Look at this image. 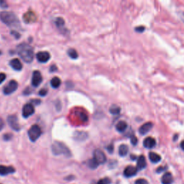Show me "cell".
Instances as JSON below:
<instances>
[{
  "label": "cell",
  "mask_w": 184,
  "mask_h": 184,
  "mask_svg": "<svg viewBox=\"0 0 184 184\" xmlns=\"http://www.w3.org/2000/svg\"><path fill=\"white\" fill-rule=\"evenodd\" d=\"M15 172V169L12 166H5V165H0V175H6L8 174L13 173Z\"/></svg>",
  "instance_id": "obj_14"
},
{
  "label": "cell",
  "mask_w": 184,
  "mask_h": 184,
  "mask_svg": "<svg viewBox=\"0 0 184 184\" xmlns=\"http://www.w3.org/2000/svg\"><path fill=\"white\" fill-rule=\"evenodd\" d=\"M107 150H108L109 152H110V153L113 152V150H114V147H113L112 145H109L108 147H107Z\"/></svg>",
  "instance_id": "obj_37"
},
{
  "label": "cell",
  "mask_w": 184,
  "mask_h": 184,
  "mask_svg": "<svg viewBox=\"0 0 184 184\" xmlns=\"http://www.w3.org/2000/svg\"><path fill=\"white\" fill-rule=\"evenodd\" d=\"M77 114L79 115V118L82 122H86L88 121V116L83 112V111H77Z\"/></svg>",
  "instance_id": "obj_27"
},
{
  "label": "cell",
  "mask_w": 184,
  "mask_h": 184,
  "mask_svg": "<svg viewBox=\"0 0 184 184\" xmlns=\"http://www.w3.org/2000/svg\"><path fill=\"white\" fill-rule=\"evenodd\" d=\"M4 125H5V123H4L2 119L0 118V130H2L3 127H4Z\"/></svg>",
  "instance_id": "obj_39"
},
{
  "label": "cell",
  "mask_w": 184,
  "mask_h": 184,
  "mask_svg": "<svg viewBox=\"0 0 184 184\" xmlns=\"http://www.w3.org/2000/svg\"><path fill=\"white\" fill-rule=\"evenodd\" d=\"M165 169V168H162V167L158 168V169H157V173H161V172H162V171H163Z\"/></svg>",
  "instance_id": "obj_40"
},
{
  "label": "cell",
  "mask_w": 184,
  "mask_h": 184,
  "mask_svg": "<svg viewBox=\"0 0 184 184\" xmlns=\"http://www.w3.org/2000/svg\"><path fill=\"white\" fill-rule=\"evenodd\" d=\"M129 148L126 145H122L119 146V155L122 156V157H124L127 155V154L128 153Z\"/></svg>",
  "instance_id": "obj_22"
},
{
  "label": "cell",
  "mask_w": 184,
  "mask_h": 184,
  "mask_svg": "<svg viewBox=\"0 0 184 184\" xmlns=\"http://www.w3.org/2000/svg\"><path fill=\"white\" fill-rule=\"evenodd\" d=\"M0 19L3 23L9 27L19 26V21L15 14L11 12H2L0 13Z\"/></svg>",
  "instance_id": "obj_2"
},
{
  "label": "cell",
  "mask_w": 184,
  "mask_h": 184,
  "mask_svg": "<svg viewBox=\"0 0 184 184\" xmlns=\"http://www.w3.org/2000/svg\"><path fill=\"white\" fill-rule=\"evenodd\" d=\"M135 184H148V181H147L145 179H140L136 180Z\"/></svg>",
  "instance_id": "obj_30"
},
{
  "label": "cell",
  "mask_w": 184,
  "mask_h": 184,
  "mask_svg": "<svg viewBox=\"0 0 184 184\" xmlns=\"http://www.w3.org/2000/svg\"><path fill=\"white\" fill-rule=\"evenodd\" d=\"M32 102L33 104H40V103L41 102L40 100H39V99H35V100H32Z\"/></svg>",
  "instance_id": "obj_41"
},
{
  "label": "cell",
  "mask_w": 184,
  "mask_h": 184,
  "mask_svg": "<svg viewBox=\"0 0 184 184\" xmlns=\"http://www.w3.org/2000/svg\"><path fill=\"white\" fill-rule=\"evenodd\" d=\"M1 54H2V52H1V51H0V55H1Z\"/></svg>",
  "instance_id": "obj_44"
},
{
  "label": "cell",
  "mask_w": 184,
  "mask_h": 184,
  "mask_svg": "<svg viewBox=\"0 0 184 184\" xmlns=\"http://www.w3.org/2000/svg\"><path fill=\"white\" fill-rule=\"evenodd\" d=\"M41 134H42V130H41L40 127L37 124L32 125L28 131L29 138L32 142H35L40 138Z\"/></svg>",
  "instance_id": "obj_4"
},
{
  "label": "cell",
  "mask_w": 184,
  "mask_h": 184,
  "mask_svg": "<svg viewBox=\"0 0 184 184\" xmlns=\"http://www.w3.org/2000/svg\"><path fill=\"white\" fill-rule=\"evenodd\" d=\"M7 122L9 126L12 130L15 131H19L20 130V126L18 122V119L16 115H10L7 117Z\"/></svg>",
  "instance_id": "obj_6"
},
{
  "label": "cell",
  "mask_w": 184,
  "mask_h": 184,
  "mask_svg": "<svg viewBox=\"0 0 184 184\" xmlns=\"http://www.w3.org/2000/svg\"><path fill=\"white\" fill-rule=\"evenodd\" d=\"M181 149H182V150H184V140H183V141H182V142H181Z\"/></svg>",
  "instance_id": "obj_43"
},
{
  "label": "cell",
  "mask_w": 184,
  "mask_h": 184,
  "mask_svg": "<svg viewBox=\"0 0 184 184\" xmlns=\"http://www.w3.org/2000/svg\"><path fill=\"white\" fill-rule=\"evenodd\" d=\"M17 53L20 58L25 63H30L33 60L34 58V53L32 48L29 45L22 43L17 47Z\"/></svg>",
  "instance_id": "obj_1"
},
{
  "label": "cell",
  "mask_w": 184,
  "mask_h": 184,
  "mask_svg": "<svg viewBox=\"0 0 184 184\" xmlns=\"http://www.w3.org/2000/svg\"><path fill=\"white\" fill-rule=\"evenodd\" d=\"M18 87V83L15 80H12L9 82L7 85L4 87L3 89V92L5 95H9L15 92L17 89Z\"/></svg>",
  "instance_id": "obj_5"
},
{
  "label": "cell",
  "mask_w": 184,
  "mask_h": 184,
  "mask_svg": "<svg viewBox=\"0 0 184 184\" xmlns=\"http://www.w3.org/2000/svg\"><path fill=\"white\" fill-rule=\"evenodd\" d=\"M110 183H111L110 179H109V178H104V179L99 180V181L97 182V184H110Z\"/></svg>",
  "instance_id": "obj_29"
},
{
  "label": "cell",
  "mask_w": 184,
  "mask_h": 184,
  "mask_svg": "<svg viewBox=\"0 0 184 184\" xmlns=\"http://www.w3.org/2000/svg\"><path fill=\"white\" fill-rule=\"evenodd\" d=\"M127 128V124L124 121H120L116 125V130L119 132H123Z\"/></svg>",
  "instance_id": "obj_21"
},
{
  "label": "cell",
  "mask_w": 184,
  "mask_h": 184,
  "mask_svg": "<svg viewBox=\"0 0 184 184\" xmlns=\"http://www.w3.org/2000/svg\"><path fill=\"white\" fill-rule=\"evenodd\" d=\"M36 57L39 62L43 63H47L49 60H50V55L48 52L41 51V52H39L36 55Z\"/></svg>",
  "instance_id": "obj_11"
},
{
  "label": "cell",
  "mask_w": 184,
  "mask_h": 184,
  "mask_svg": "<svg viewBox=\"0 0 184 184\" xmlns=\"http://www.w3.org/2000/svg\"><path fill=\"white\" fill-rule=\"evenodd\" d=\"M149 159L153 163H157V162H159L160 161L161 157L158 154L155 153V152H150L149 153Z\"/></svg>",
  "instance_id": "obj_19"
},
{
  "label": "cell",
  "mask_w": 184,
  "mask_h": 184,
  "mask_svg": "<svg viewBox=\"0 0 184 184\" xmlns=\"http://www.w3.org/2000/svg\"><path fill=\"white\" fill-rule=\"evenodd\" d=\"M37 19H38V17H37L35 13L33 12L32 11L27 12L23 15V21L25 23H27V24L35 22Z\"/></svg>",
  "instance_id": "obj_8"
},
{
  "label": "cell",
  "mask_w": 184,
  "mask_h": 184,
  "mask_svg": "<svg viewBox=\"0 0 184 184\" xmlns=\"http://www.w3.org/2000/svg\"><path fill=\"white\" fill-rule=\"evenodd\" d=\"M9 65L14 70H21L22 68V64L18 58H14L9 63Z\"/></svg>",
  "instance_id": "obj_16"
},
{
  "label": "cell",
  "mask_w": 184,
  "mask_h": 184,
  "mask_svg": "<svg viewBox=\"0 0 184 184\" xmlns=\"http://www.w3.org/2000/svg\"><path fill=\"white\" fill-rule=\"evenodd\" d=\"M6 79V75L5 73H0V84L2 83H3V81Z\"/></svg>",
  "instance_id": "obj_34"
},
{
  "label": "cell",
  "mask_w": 184,
  "mask_h": 184,
  "mask_svg": "<svg viewBox=\"0 0 184 184\" xmlns=\"http://www.w3.org/2000/svg\"><path fill=\"white\" fill-rule=\"evenodd\" d=\"M12 34H14L13 35H15V38H19V37H20V35H19V33H17L16 32H14V31L12 32Z\"/></svg>",
  "instance_id": "obj_42"
},
{
  "label": "cell",
  "mask_w": 184,
  "mask_h": 184,
  "mask_svg": "<svg viewBox=\"0 0 184 184\" xmlns=\"http://www.w3.org/2000/svg\"><path fill=\"white\" fill-rule=\"evenodd\" d=\"M0 7H3V8H7L8 7L7 2L5 1H0Z\"/></svg>",
  "instance_id": "obj_35"
},
{
  "label": "cell",
  "mask_w": 184,
  "mask_h": 184,
  "mask_svg": "<svg viewBox=\"0 0 184 184\" xmlns=\"http://www.w3.org/2000/svg\"><path fill=\"white\" fill-rule=\"evenodd\" d=\"M88 138V135L84 132H76L74 134V139L79 141H83Z\"/></svg>",
  "instance_id": "obj_20"
},
{
  "label": "cell",
  "mask_w": 184,
  "mask_h": 184,
  "mask_svg": "<svg viewBox=\"0 0 184 184\" xmlns=\"http://www.w3.org/2000/svg\"><path fill=\"white\" fill-rule=\"evenodd\" d=\"M156 145V141L154 138H151V137H148L145 139L143 141V145L145 148H148V149H151V148H154Z\"/></svg>",
  "instance_id": "obj_15"
},
{
  "label": "cell",
  "mask_w": 184,
  "mask_h": 184,
  "mask_svg": "<svg viewBox=\"0 0 184 184\" xmlns=\"http://www.w3.org/2000/svg\"><path fill=\"white\" fill-rule=\"evenodd\" d=\"M60 83H61V81L58 77L53 78L51 81H50V85L54 89H57V88L59 87Z\"/></svg>",
  "instance_id": "obj_23"
},
{
  "label": "cell",
  "mask_w": 184,
  "mask_h": 184,
  "mask_svg": "<svg viewBox=\"0 0 184 184\" xmlns=\"http://www.w3.org/2000/svg\"><path fill=\"white\" fill-rule=\"evenodd\" d=\"M135 30L138 31V32H143V31L145 30V27H136L135 28Z\"/></svg>",
  "instance_id": "obj_38"
},
{
  "label": "cell",
  "mask_w": 184,
  "mask_h": 184,
  "mask_svg": "<svg viewBox=\"0 0 184 184\" xmlns=\"http://www.w3.org/2000/svg\"><path fill=\"white\" fill-rule=\"evenodd\" d=\"M137 173H138V169L137 168L134 167L132 165H129L125 168L124 171V175L125 177L130 178L132 177V176L135 175Z\"/></svg>",
  "instance_id": "obj_12"
},
{
  "label": "cell",
  "mask_w": 184,
  "mask_h": 184,
  "mask_svg": "<svg viewBox=\"0 0 184 184\" xmlns=\"http://www.w3.org/2000/svg\"><path fill=\"white\" fill-rule=\"evenodd\" d=\"M68 55L69 56V57L70 58H72V59H76V58H78V56H79V55H78L76 50H74L73 48H70L68 50Z\"/></svg>",
  "instance_id": "obj_24"
},
{
  "label": "cell",
  "mask_w": 184,
  "mask_h": 184,
  "mask_svg": "<svg viewBox=\"0 0 184 184\" xmlns=\"http://www.w3.org/2000/svg\"><path fill=\"white\" fill-rule=\"evenodd\" d=\"M131 143H132L133 145H136L137 143H138V139H137L135 136L131 137Z\"/></svg>",
  "instance_id": "obj_33"
},
{
  "label": "cell",
  "mask_w": 184,
  "mask_h": 184,
  "mask_svg": "<svg viewBox=\"0 0 184 184\" xmlns=\"http://www.w3.org/2000/svg\"><path fill=\"white\" fill-rule=\"evenodd\" d=\"M173 181V175L171 173L169 172H167L162 175V179H161V182L162 184H172Z\"/></svg>",
  "instance_id": "obj_18"
},
{
  "label": "cell",
  "mask_w": 184,
  "mask_h": 184,
  "mask_svg": "<svg viewBox=\"0 0 184 184\" xmlns=\"http://www.w3.org/2000/svg\"><path fill=\"white\" fill-rule=\"evenodd\" d=\"M56 25L58 27H62L65 25V22H64V19L62 17H58L56 19Z\"/></svg>",
  "instance_id": "obj_28"
},
{
  "label": "cell",
  "mask_w": 184,
  "mask_h": 184,
  "mask_svg": "<svg viewBox=\"0 0 184 184\" xmlns=\"http://www.w3.org/2000/svg\"><path fill=\"white\" fill-rule=\"evenodd\" d=\"M47 94H48V90L46 89H43L39 91V95L41 96V97H45V96L47 95Z\"/></svg>",
  "instance_id": "obj_31"
},
{
  "label": "cell",
  "mask_w": 184,
  "mask_h": 184,
  "mask_svg": "<svg viewBox=\"0 0 184 184\" xmlns=\"http://www.w3.org/2000/svg\"><path fill=\"white\" fill-rule=\"evenodd\" d=\"M146 165L147 162L145 158V156L143 155H140V157L138 158V162H137V169H138V171H141V170L144 169V168L146 167Z\"/></svg>",
  "instance_id": "obj_17"
},
{
  "label": "cell",
  "mask_w": 184,
  "mask_h": 184,
  "mask_svg": "<svg viewBox=\"0 0 184 184\" xmlns=\"http://www.w3.org/2000/svg\"><path fill=\"white\" fill-rule=\"evenodd\" d=\"M0 184H1V183H0Z\"/></svg>",
  "instance_id": "obj_45"
},
{
  "label": "cell",
  "mask_w": 184,
  "mask_h": 184,
  "mask_svg": "<svg viewBox=\"0 0 184 184\" xmlns=\"http://www.w3.org/2000/svg\"><path fill=\"white\" fill-rule=\"evenodd\" d=\"M57 70V67L56 65H52L50 68V72H55Z\"/></svg>",
  "instance_id": "obj_36"
},
{
  "label": "cell",
  "mask_w": 184,
  "mask_h": 184,
  "mask_svg": "<svg viewBox=\"0 0 184 184\" xmlns=\"http://www.w3.org/2000/svg\"><path fill=\"white\" fill-rule=\"evenodd\" d=\"M99 164L98 163L94 158H92V159L89 160V161H88V165H89V167L91 168V169H96V168L99 166Z\"/></svg>",
  "instance_id": "obj_25"
},
{
  "label": "cell",
  "mask_w": 184,
  "mask_h": 184,
  "mask_svg": "<svg viewBox=\"0 0 184 184\" xmlns=\"http://www.w3.org/2000/svg\"><path fill=\"white\" fill-rule=\"evenodd\" d=\"M12 138V135H11V134H5V135H4V136H3V139L6 141L10 140Z\"/></svg>",
  "instance_id": "obj_32"
},
{
  "label": "cell",
  "mask_w": 184,
  "mask_h": 184,
  "mask_svg": "<svg viewBox=\"0 0 184 184\" xmlns=\"http://www.w3.org/2000/svg\"><path fill=\"white\" fill-rule=\"evenodd\" d=\"M94 159L99 164H104L107 161V157L103 151L100 150H96L94 152Z\"/></svg>",
  "instance_id": "obj_7"
},
{
  "label": "cell",
  "mask_w": 184,
  "mask_h": 184,
  "mask_svg": "<svg viewBox=\"0 0 184 184\" xmlns=\"http://www.w3.org/2000/svg\"><path fill=\"white\" fill-rule=\"evenodd\" d=\"M152 126H153V124H152V122L145 123L144 124H142V126L140 127V129H139V132H140V134L142 135H146L147 133L149 132L152 128Z\"/></svg>",
  "instance_id": "obj_13"
},
{
  "label": "cell",
  "mask_w": 184,
  "mask_h": 184,
  "mask_svg": "<svg viewBox=\"0 0 184 184\" xmlns=\"http://www.w3.org/2000/svg\"><path fill=\"white\" fill-rule=\"evenodd\" d=\"M52 152L55 155H63L66 156L67 158H70L71 156V152H70V150L68 148L66 145L63 142H58V141H56L53 142L51 147Z\"/></svg>",
  "instance_id": "obj_3"
},
{
  "label": "cell",
  "mask_w": 184,
  "mask_h": 184,
  "mask_svg": "<svg viewBox=\"0 0 184 184\" xmlns=\"http://www.w3.org/2000/svg\"><path fill=\"white\" fill-rule=\"evenodd\" d=\"M35 112V108L32 104H26L22 109V116L25 118L30 117Z\"/></svg>",
  "instance_id": "obj_9"
},
{
  "label": "cell",
  "mask_w": 184,
  "mask_h": 184,
  "mask_svg": "<svg viewBox=\"0 0 184 184\" xmlns=\"http://www.w3.org/2000/svg\"><path fill=\"white\" fill-rule=\"evenodd\" d=\"M109 111H110L111 114H112L114 115L118 114H119V112H120V108L116 105H113V106H111V107H110V109H109Z\"/></svg>",
  "instance_id": "obj_26"
},
{
  "label": "cell",
  "mask_w": 184,
  "mask_h": 184,
  "mask_svg": "<svg viewBox=\"0 0 184 184\" xmlns=\"http://www.w3.org/2000/svg\"><path fill=\"white\" fill-rule=\"evenodd\" d=\"M43 77L40 72L38 70H35L32 73V85L34 87H38L40 84L42 83Z\"/></svg>",
  "instance_id": "obj_10"
}]
</instances>
